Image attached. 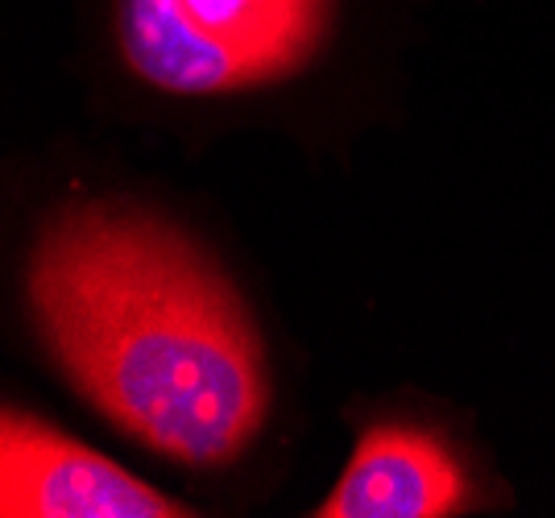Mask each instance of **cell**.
<instances>
[{"label":"cell","mask_w":555,"mask_h":518,"mask_svg":"<svg viewBox=\"0 0 555 518\" xmlns=\"http://www.w3.org/2000/svg\"><path fill=\"white\" fill-rule=\"evenodd\" d=\"M0 515L4 518H183V502L150 490L42 419H0Z\"/></svg>","instance_id":"3"},{"label":"cell","mask_w":555,"mask_h":518,"mask_svg":"<svg viewBox=\"0 0 555 518\" xmlns=\"http://www.w3.org/2000/svg\"><path fill=\"white\" fill-rule=\"evenodd\" d=\"M25 290L54 361L125 436L183 465H229L257 440L261 336L175 224L125 204L67 208L38 236Z\"/></svg>","instance_id":"1"},{"label":"cell","mask_w":555,"mask_h":518,"mask_svg":"<svg viewBox=\"0 0 555 518\" xmlns=\"http://www.w3.org/2000/svg\"><path fill=\"white\" fill-rule=\"evenodd\" d=\"M468 477L436 431L415 424L370 427L320 518H448L468 506Z\"/></svg>","instance_id":"4"},{"label":"cell","mask_w":555,"mask_h":518,"mask_svg":"<svg viewBox=\"0 0 555 518\" xmlns=\"http://www.w3.org/2000/svg\"><path fill=\"white\" fill-rule=\"evenodd\" d=\"M332 0H120V54L175 95L245 92L320 50Z\"/></svg>","instance_id":"2"}]
</instances>
